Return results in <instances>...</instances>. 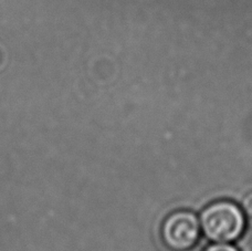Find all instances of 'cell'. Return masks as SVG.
Here are the masks:
<instances>
[{
  "label": "cell",
  "instance_id": "cell-1",
  "mask_svg": "<svg viewBox=\"0 0 252 251\" xmlns=\"http://www.w3.org/2000/svg\"><path fill=\"white\" fill-rule=\"evenodd\" d=\"M200 227L204 235L214 243H231L246 229V214L231 200H217L202 209Z\"/></svg>",
  "mask_w": 252,
  "mask_h": 251
},
{
  "label": "cell",
  "instance_id": "cell-2",
  "mask_svg": "<svg viewBox=\"0 0 252 251\" xmlns=\"http://www.w3.org/2000/svg\"><path fill=\"white\" fill-rule=\"evenodd\" d=\"M200 221L190 210H176L166 217L161 226V238L173 251H188L200 238Z\"/></svg>",
  "mask_w": 252,
  "mask_h": 251
},
{
  "label": "cell",
  "instance_id": "cell-3",
  "mask_svg": "<svg viewBox=\"0 0 252 251\" xmlns=\"http://www.w3.org/2000/svg\"><path fill=\"white\" fill-rule=\"evenodd\" d=\"M204 251H239L235 246L229 243H216L207 247Z\"/></svg>",
  "mask_w": 252,
  "mask_h": 251
},
{
  "label": "cell",
  "instance_id": "cell-4",
  "mask_svg": "<svg viewBox=\"0 0 252 251\" xmlns=\"http://www.w3.org/2000/svg\"><path fill=\"white\" fill-rule=\"evenodd\" d=\"M242 210H244L246 216L252 219V191L248 192L242 200Z\"/></svg>",
  "mask_w": 252,
  "mask_h": 251
}]
</instances>
